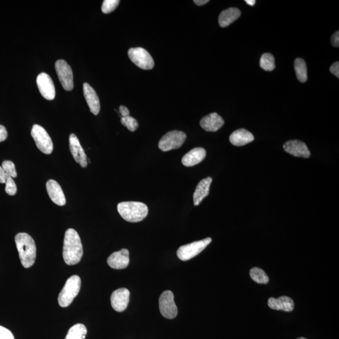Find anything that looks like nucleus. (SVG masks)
I'll use <instances>...</instances> for the list:
<instances>
[{"label":"nucleus","instance_id":"obj_36","mask_svg":"<svg viewBox=\"0 0 339 339\" xmlns=\"http://www.w3.org/2000/svg\"><path fill=\"white\" fill-rule=\"evenodd\" d=\"M119 112H120L122 117H126V116H130L129 110L124 105H121L119 107Z\"/></svg>","mask_w":339,"mask_h":339},{"label":"nucleus","instance_id":"obj_28","mask_svg":"<svg viewBox=\"0 0 339 339\" xmlns=\"http://www.w3.org/2000/svg\"><path fill=\"white\" fill-rule=\"evenodd\" d=\"M121 123L123 126H126L130 132H135L138 129V123L137 119L129 116L126 117H122Z\"/></svg>","mask_w":339,"mask_h":339},{"label":"nucleus","instance_id":"obj_12","mask_svg":"<svg viewBox=\"0 0 339 339\" xmlns=\"http://www.w3.org/2000/svg\"><path fill=\"white\" fill-rule=\"evenodd\" d=\"M130 292L127 288H119L111 296V304L116 312H122L126 309L130 302Z\"/></svg>","mask_w":339,"mask_h":339},{"label":"nucleus","instance_id":"obj_16","mask_svg":"<svg viewBox=\"0 0 339 339\" xmlns=\"http://www.w3.org/2000/svg\"><path fill=\"white\" fill-rule=\"evenodd\" d=\"M47 193L50 198L55 204L63 206L66 204V199L62 188L57 181L54 180H49L46 183Z\"/></svg>","mask_w":339,"mask_h":339},{"label":"nucleus","instance_id":"obj_20","mask_svg":"<svg viewBox=\"0 0 339 339\" xmlns=\"http://www.w3.org/2000/svg\"><path fill=\"white\" fill-rule=\"evenodd\" d=\"M206 157V151L203 148H195L183 157L182 163L185 166H193L202 162Z\"/></svg>","mask_w":339,"mask_h":339},{"label":"nucleus","instance_id":"obj_2","mask_svg":"<svg viewBox=\"0 0 339 339\" xmlns=\"http://www.w3.org/2000/svg\"><path fill=\"white\" fill-rule=\"evenodd\" d=\"M22 265L26 268L31 267L35 263L37 248L34 240L29 235L18 233L15 238Z\"/></svg>","mask_w":339,"mask_h":339},{"label":"nucleus","instance_id":"obj_18","mask_svg":"<svg viewBox=\"0 0 339 339\" xmlns=\"http://www.w3.org/2000/svg\"><path fill=\"white\" fill-rule=\"evenodd\" d=\"M83 91L91 112L94 115H98L101 107H100L99 97L96 91L88 83H84L83 84Z\"/></svg>","mask_w":339,"mask_h":339},{"label":"nucleus","instance_id":"obj_39","mask_svg":"<svg viewBox=\"0 0 339 339\" xmlns=\"http://www.w3.org/2000/svg\"><path fill=\"white\" fill-rule=\"evenodd\" d=\"M245 2L246 4L250 5V6H254L256 4L255 0H246Z\"/></svg>","mask_w":339,"mask_h":339},{"label":"nucleus","instance_id":"obj_3","mask_svg":"<svg viewBox=\"0 0 339 339\" xmlns=\"http://www.w3.org/2000/svg\"><path fill=\"white\" fill-rule=\"evenodd\" d=\"M118 211L125 221L130 222L142 221L146 218L149 208L140 202H123L118 205Z\"/></svg>","mask_w":339,"mask_h":339},{"label":"nucleus","instance_id":"obj_34","mask_svg":"<svg viewBox=\"0 0 339 339\" xmlns=\"http://www.w3.org/2000/svg\"><path fill=\"white\" fill-rule=\"evenodd\" d=\"M330 71L331 72L333 75L338 78L339 77V62H335L330 67Z\"/></svg>","mask_w":339,"mask_h":339},{"label":"nucleus","instance_id":"obj_13","mask_svg":"<svg viewBox=\"0 0 339 339\" xmlns=\"http://www.w3.org/2000/svg\"><path fill=\"white\" fill-rule=\"evenodd\" d=\"M69 148L75 161L79 163L82 168H86L88 166L87 156L80 144L78 138L73 133L69 137Z\"/></svg>","mask_w":339,"mask_h":339},{"label":"nucleus","instance_id":"obj_24","mask_svg":"<svg viewBox=\"0 0 339 339\" xmlns=\"http://www.w3.org/2000/svg\"><path fill=\"white\" fill-rule=\"evenodd\" d=\"M294 70L300 82H305L307 80V68L306 62L301 58H297L294 62Z\"/></svg>","mask_w":339,"mask_h":339},{"label":"nucleus","instance_id":"obj_26","mask_svg":"<svg viewBox=\"0 0 339 339\" xmlns=\"http://www.w3.org/2000/svg\"><path fill=\"white\" fill-rule=\"evenodd\" d=\"M250 277L256 283L259 284H267L269 278L265 272L260 268L255 267L250 270Z\"/></svg>","mask_w":339,"mask_h":339},{"label":"nucleus","instance_id":"obj_15","mask_svg":"<svg viewBox=\"0 0 339 339\" xmlns=\"http://www.w3.org/2000/svg\"><path fill=\"white\" fill-rule=\"evenodd\" d=\"M107 262L111 268L115 269L126 268L130 263L129 250L123 249L120 251L113 252L108 258Z\"/></svg>","mask_w":339,"mask_h":339},{"label":"nucleus","instance_id":"obj_10","mask_svg":"<svg viewBox=\"0 0 339 339\" xmlns=\"http://www.w3.org/2000/svg\"><path fill=\"white\" fill-rule=\"evenodd\" d=\"M55 70L61 84L65 90L70 91L74 88L73 72L71 66L63 60H59L55 62Z\"/></svg>","mask_w":339,"mask_h":339},{"label":"nucleus","instance_id":"obj_22","mask_svg":"<svg viewBox=\"0 0 339 339\" xmlns=\"http://www.w3.org/2000/svg\"><path fill=\"white\" fill-rule=\"evenodd\" d=\"M212 182V178L209 177L202 179L198 183L193 196L194 204L196 206L201 204L203 199L209 195L210 184Z\"/></svg>","mask_w":339,"mask_h":339},{"label":"nucleus","instance_id":"obj_37","mask_svg":"<svg viewBox=\"0 0 339 339\" xmlns=\"http://www.w3.org/2000/svg\"><path fill=\"white\" fill-rule=\"evenodd\" d=\"M8 176V175L5 173L4 169L2 168V166H0V183H5Z\"/></svg>","mask_w":339,"mask_h":339},{"label":"nucleus","instance_id":"obj_40","mask_svg":"<svg viewBox=\"0 0 339 339\" xmlns=\"http://www.w3.org/2000/svg\"><path fill=\"white\" fill-rule=\"evenodd\" d=\"M297 339H307V338H304V337H300V338H297Z\"/></svg>","mask_w":339,"mask_h":339},{"label":"nucleus","instance_id":"obj_30","mask_svg":"<svg viewBox=\"0 0 339 339\" xmlns=\"http://www.w3.org/2000/svg\"><path fill=\"white\" fill-rule=\"evenodd\" d=\"M2 167L8 176L12 178L17 177L15 164L12 161L5 160L2 163Z\"/></svg>","mask_w":339,"mask_h":339},{"label":"nucleus","instance_id":"obj_5","mask_svg":"<svg viewBox=\"0 0 339 339\" xmlns=\"http://www.w3.org/2000/svg\"><path fill=\"white\" fill-rule=\"evenodd\" d=\"M211 242H212V239L207 238L204 240L193 242V243L180 246L177 250V257L182 261L193 259V258L196 257V256L204 251Z\"/></svg>","mask_w":339,"mask_h":339},{"label":"nucleus","instance_id":"obj_17","mask_svg":"<svg viewBox=\"0 0 339 339\" xmlns=\"http://www.w3.org/2000/svg\"><path fill=\"white\" fill-rule=\"evenodd\" d=\"M224 124V119L218 113H213L203 118L200 124L207 132H216L221 129Z\"/></svg>","mask_w":339,"mask_h":339},{"label":"nucleus","instance_id":"obj_14","mask_svg":"<svg viewBox=\"0 0 339 339\" xmlns=\"http://www.w3.org/2000/svg\"><path fill=\"white\" fill-rule=\"evenodd\" d=\"M283 149L289 154L296 157L304 158H309L310 152L308 150L307 144L299 140H290L283 145Z\"/></svg>","mask_w":339,"mask_h":339},{"label":"nucleus","instance_id":"obj_35","mask_svg":"<svg viewBox=\"0 0 339 339\" xmlns=\"http://www.w3.org/2000/svg\"><path fill=\"white\" fill-rule=\"evenodd\" d=\"M331 43L333 45V46H334L335 47H339V32L337 31L335 33H334V34H333L332 36L331 37Z\"/></svg>","mask_w":339,"mask_h":339},{"label":"nucleus","instance_id":"obj_19","mask_svg":"<svg viewBox=\"0 0 339 339\" xmlns=\"http://www.w3.org/2000/svg\"><path fill=\"white\" fill-rule=\"evenodd\" d=\"M268 307L271 309L282 310L284 312H292L294 304L293 300L287 296H282L278 299H269L268 301Z\"/></svg>","mask_w":339,"mask_h":339},{"label":"nucleus","instance_id":"obj_4","mask_svg":"<svg viewBox=\"0 0 339 339\" xmlns=\"http://www.w3.org/2000/svg\"><path fill=\"white\" fill-rule=\"evenodd\" d=\"M81 280L77 275H73L66 281L65 287L59 293L58 302L61 307H68L79 293Z\"/></svg>","mask_w":339,"mask_h":339},{"label":"nucleus","instance_id":"obj_31","mask_svg":"<svg viewBox=\"0 0 339 339\" xmlns=\"http://www.w3.org/2000/svg\"><path fill=\"white\" fill-rule=\"evenodd\" d=\"M5 191L10 196H15L16 191H17V188H16V185L15 181L13 179L12 177H11L9 176H8L6 179V182H5Z\"/></svg>","mask_w":339,"mask_h":339},{"label":"nucleus","instance_id":"obj_38","mask_svg":"<svg viewBox=\"0 0 339 339\" xmlns=\"http://www.w3.org/2000/svg\"><path fill=\"white\" fill-rule=\"evenodd\" d=\"M194 2L199 6H202V5L207 4L209 1V0H194Z\"/></svg>","mask_w":339,"mask_h":339},{"label":"nucleus","instance_id":"obj_1","mask_svg":"<svg viewBox=\"0 0 339 339\" xmlns=\"http://www.w3.org/2000/svg\"><path fill=\"white\" fill-rule=\"evenodd\" d=\"M83 255L81 240L78 233L73 229L66 230L63 241V258L68 265H75L80 262Z\"/></svg>","mask_w":339,"mask_h":339},{"label":"nucleus","instance_id":"obj_33","mask_svg":"<svg viewBox=\"0 0 339 339\" xmlns=\"http://www.w3.org/2000/svg\"><path fill=\"white\" fill-rule=\"evenodd\" d=\"M7 137L8 132L6 128L0 124V142L6 140Z\"/></svg>","mask_w":339,"mask_h":339},{"label":"nucleus","instance_id":"obj_6","mask_svg":"<svg viewBox=\"0 0 339 339\" xmlns=\"http://www.w3.org/2000/svg\"><path fill=\"white\" fill-rule=\"evenodd\" d=\"M31 135L36 145L44 154H51L54 150V144L48 133L43 126L38 124L33 125Z\"/></svg>","mask_w":339,"mask_h":339},{"label":"nucleus","instance_id":"obj_23","mask_svg":"<svg viewBox=\"0 0 339 339\" xmlns=\"http://www.w3.org/2000/svg\"><path fill=\"white\" fill-rule=\"evenodd\" d=\"M241 16V11L237 8H229L222 12L219 16V24L222 28L228 27L238 20Z\"/></svg>","mask_w":339,"mask_h":339},{"label":"nucleus","instance_id":"obj_25","mask_svg":"<svg viewBox=\"0 0 339 339\" xmlns=\"http://www.w3.org/2000/svg\"><path fill=\"white\" fill-rule=\"evenodd\" d=\"M87 329L84 325L77 324L69 329L65 339H85Z\"/></svg>","mask_w":339,"mask_h":339},{"label":"nucleus","instance_id":"obj_27","mask_svg":"<svg viewBox=\"0 0 339 339\" xmlns=\"http://www.w3.org/2000/svg\"><path fill=\"white\" fill-rule=\"evenodd\" d=\"M260 67L266 71H272L275 69L274 58L269 53L262 55L260 59Z\"/></svg>","mask_w":339,"mask_h":339},{"label":"nucleus","instance_id":"obj_9","mask_svg":"<svg viewBox=\"0 0 339 339\" xmlns=\"http://www.w3.org/2000/svg\"><path fill=\"white\" fill-rule=\"evenodd\" d=\"M159 308L163 317L174 319L178 314V308L174 301V293L166 290L161 294L159 299Z\"/></svg>","mask_w":339,"mask_h":339},{"label":"nucleus","instance_id":"obj_11","mask_svg":"<svg viewBox=\"0 0 339 339\" xmlns=\"http://www.w3.org/2000/svg\"><path fill=\"white\" fill-rule=\"evenodd\" d=\"M37 84L41 96L44 98L50 100L54 99L55 89L54 82L49 75L43 72L37 76Z\"/></svg>","mask_w":339,"mask_h":339},{"label":"nucleus","instance_id":"obj_7","mask_svg":"<svg viewBox=\"0 0 339 339\" xmlns=\"http://www.w3.org/2000/svg\"><path fill=\"white\" fill-rule=\"evenodd\" d=\"M187 136L181 131L170 132L161 138L158 147L163 152H168L180 148L185 142Z\"/></svg>","mask_w":339,"mask_h":339},{"label":"nucleus","instance_id":"obj_8","mask_svg":"<svg viewBox=\"0 0 339 339\" xmlns=\"http://www.w3.org/2000/svg\"><path fill=\"white\" fill-rule=\"evenodd\" d=\"M129 56L135 65L144 70H150L154 67V60L148 51L141 47L132 48L129 51Z\"/></svg>","mask_w":339,"mask_h":339},{"label":"nucleus","instance_id":"obj_29","mask_svg":"<svg viewBox=\"0 0 339 339\" xmlns=\"http://www.w3.org/2000/svg\"><path fill=\"white\" fill-rule=\"evenodd\" d=\"M119 0H104L102 5V12L108 14L113 12L119 4Z\"/></svg>","mask_w":339,"mask_h":339},{"label":"nucleus","instance_id":"obj_21","mask_svg":"<svg viewBox=\"0 0 339 339\" xmlns=\"http://www.w3.org/2000/svg\"><path fill=\"white\" fill-rule=\"evenodd\" d=\"M254 140L253 135L248 130L243 129L235 131L229 137L230 142L236 146L246 145L253 141Z\"/></svg>","mask_w":339,"mask_h":339},{"label":"nucleus","instance_id":"obj_32","mask_svg":"<svg viewBox=\"0 0 339 339\" xmlns=\"http://www.w3.org/2000/svg\"><path fill=\"white\" fill-rule=\"evenodd\" d=\"M0 339H15L13 333L7 328L0 326Z\"/></svg>","mask_w":339,"mask_h":339}]
</instances>
